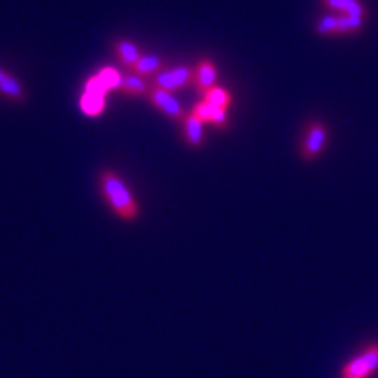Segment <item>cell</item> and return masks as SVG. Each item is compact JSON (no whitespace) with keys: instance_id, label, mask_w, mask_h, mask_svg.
Masks as SVG:
<instances>
[{"instance_id":"6da1fadb","label":"cell","mask_w":378,"mask_h":378,"mask_svg":"<svg viewBox=\"0 0 378 378\" xmlns=\"http://www.w3.org/2000/svg\"><path fill=\"white\" fill-rule=\"evenodd\" d=\"M100 186L105 200L112 207V210L125 221H134L138 215V207L132 197L130 189L126 188L123 179L116 172L105 170L100 175Z\"/></svg>"},{"instance_id":"7a4b0ae2","label":"cell","mask_w":378,"mask_h":378,"mask_svg":"<svg viewBox=\"0 0 378 378\" xmlns=\"http://www.w3.org/2000/svg\"><path fill=\"white\" fill-rule=\"evenodd\" d=\"M327 126L323 121H310L305 130L303 142H301V158L307 161L317 160L324 152L327 144Z\"/></svg>"},{"instance_id":"3957f363","label":"cell","mask_w":378,"mask_h":378,"mask_svg":"<svg viewBox=\"0 0 378 378\" xmlns=\"http://www.w3.org/2000/svg\"><path fill=\"white\" fill-rule=\"evenodd\" d=\"M378 370V343L368 345L361 356L354 357L341 370L343 378H368Z\"/></svg>"},{"instance_id":"277c9868","label":"cell","mask_w":378,"mask_h":378,"mask_svg":"<svg viewBox=\"0 0 378 378\" xmlns=\"http://www.w3.org/2000/svg\"><path fill=\"white\" fill-rule=\"evenodd\" d=\"M109 89L105 88L104 82L100 81L98 75H93L88 82H86V89L82 93L81 98V109L84 114L88 116H100L105 107V93Z\"/></svg>"},{"instance_id":"5b68a950","label":"cell","mask_w":378,"mask_h":378,"mask_svg":"<svg viewBox=\"0 0 378 378\" xmlns=\"http://www.w3.org/2000/svg\"><path fill=\"white\" fill-rule=\"evenodd\" d=\"M193 79H195L193 69L182 65V67L170 69V71L158 72V74L154 75V79H152V86L163 89V91H174V89L184 88L189 82H193Z\"/></svg>"},{"instance_id":"8992f818","label":"cell","mask_w":378,"mask_h":378,"mask_svg":"<svg viewBox=\"0 0 378 378\" xmlns=\"http://www.w3.org/2000/svg\"><path fill=\"white\" fill-rule=\"evenodd\" d=\"M149 98H151L154 107H158L161 112H165L168 118L175 119V121H184L186 116H188V112L184 111L181 102L170 91H163V89L152 86V89L149 91Z\"/></svg>"},{"instance_id":"52a82bcc","label":"cell","mask_w":378,"mask_h":378,"mask_svg":"<svg viewBox=\"0 0 378 378\" xmlns=\"http://www.w3.org/2000/svg\"><path fill=\"white\" fill-rule=\"evenodd\" d=\"M193 82L197 84L198 91H200L204 97L214 88V86H217L215 84V82H217V69H215L214 62H210V60H201L197 65V69H195Z\"/></svg>"},{"instance_id":"ba28073f","label":"cell","mask_w":378,"mask_h":378,"mask_svg":"<svg viewBox=\"0 0 378 378\" xmlns=\"http://www.w3.org/2000/svg\"><path fill=\"white\" fill-rule=\"evenodd\" d=\"M193 112L204 123H212V125H215L217 128H223L228 123V111L214 107V105H210L205 100H201L200 104L193 109Z\"/></svg>"},{"instance_id":"9c48e42d","label":"cell","mask_w":378,"mask_h":378,"mask_svg":"<svg viewBox=\"0 0 378 378\" xmlns=\"http://www.w3.org/2000/svg\"><path fill=\"white\" fill-rule=\"evenodd\" d=\"M204 125L205 123L198 118L195 112H189L184 119V137L189 145L198 147L204 142Z\"/></svg>"},{"instance_id":"30bf717a","label":"cell","mask_w":378,"mask_h":378,"mask_svg":"<svg viewBox=\"0 0 378 378\" xmlns=\"http://www.w3.org/2000/svg\"><path fill=\"white\" fill-rule=\"evenodd\" d=\"M0 93L11 98V100H23L25 98L21 82L16 78H12L11 74H8L4 69H0Z\"/></svg>"},{"instance_id":"8fae6325","label":"cell","mask_w":378,"mask_h":378,"mask_svg":"<svg viewBox=\"0 0 378 378\" xmlns=\"http://www.w3.org/2000/svg\"><path fill=\"white\" fill-rule=\"evenodd\" d=\"M119 89L130 97H141L147 93V84L144 79L137 74H126L121 75V82H119Z\"/></svg>"},{"instance_id":"7c38bea8","label":"cell","mask_w":378,"mask_h":378,"mask_svg":"<svg viewBox=\"0 0 378 378\" xmlns=\"http://www.w3.org/2000/svg\"><path fill=\"white\" fill-rule=\"evenodd\" d=\"M163 67V60L160 58L158 55H145L141 56L137 63L134 65L132 71L135 72L137 75H151V74H158Z\"/></svg>"},{"instance_id":"4fadbf2b","label":"cell","mask_w":378,"mask_h":378,"mask_svg":"<svg viewBox=\"0 0 378 378\" xmlns=\"http://www.w3.org/2000/svg\"><path fill=\"white\" fill-rule=\"evenodd\" d=\"M116 51H118L119 60H121L130 71L134 69L135 63L141 60V51H138V48L132 41H121L116 46Z\"/></svg>"},{"instance_id":"5bb4252c","label":"cell","mask_w":378,"mask_h":378,"mask_svg":"<svg viewBox=\"0 0 378 378\" xmlns=\"http://www.w3.org/2000/svg\"><path fill=\"white\" fill-rule=\"evenodd\" d=\"M205 102H208L210 105L217 109H224L228 111V105L231 104V95L226 88H221V86H214L210 91L204 97Z\"/></svg>"},{"instance_id":"9a60e30c","label":"cell","mask_w":378,"mask_h":378,"mask_svg":"<svg viewBox=\"0 0 378 378\" xmlns=\"http://www.w3.org/2000/svg\"><path fill=\"white\" fill-rule=\"evenodd\" d=\"M317 32L323 35L338 34V15H326L317 21Z\"/></svg>"},{"instance_id":"2e32d148","label":"cell","mask_w":378,"mask_h":378,"mask_svg":"<svg viewBox=\"0 0 378 378\" xmlns=\"http://www.w3.org/2000/svg\"><path fill=\"white\" fill-rule=\"evenodd\" d=\"M98 78H100V81L104 82L105 88L112 89V88H119V82H121V74H119L116 69H104V71H100V74H97Z\"/></svg>"}]
</instances>
